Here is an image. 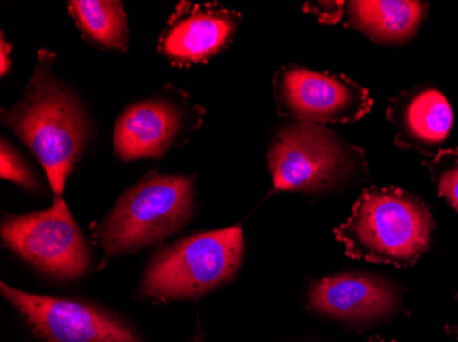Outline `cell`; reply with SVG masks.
Masks as SVG:
<instances>
[{"mask_svg": "<svg viewBox=\"0 0 458 342\" xmlns=\"http://www.w3.org/2000/svg\"><path fill=\"white\" fill-rule=\"evenodd\" d=\"M45 54L24 97L4 121L27 144L45 169L55 199H64L66 179L89 138L86 112L51 73Z\"/></svg>", "mask_w": 458, "mask_h": 342, "instance_id": "obj_1", "label": "cell"}, {"mask_svg": "<svg viewBox=\"0 0 458 342\" xmlns=\"http://www.w3.org/2000/svg\"><path fill=\"white\" fill-rule=\"evenodd\" d=\"M434 229L431 211L418 196L398 188H369L335 236L350 258L406 267L428 249Z\"/></svg>", "mask_w": 458, "mask_h": 342, "instance_id": "obj_2", "label": "cell"}, {"mask_svg": "<svg viewBox=\"0 0 458 342\" xmlns=\"http://www.w3.org/2000/svg\"><path fill=\"white\" fill-rule=\"evenodd\" d=\"M194 185L189 177L150 174L118 199L95 228L105 262L161 243L194 215Z\"/></svg>", "mask_w": 458, "mask_h": 342, "instance_id": "obj_3", "label": "cell"}, {"mask_svg": "<svg viewBox=\"0 0 458 342\" xmlns=\"http://www.w3.org/2000/svg\"><path fill=\"white\" fill-rule=\"evenodd\" d=\"M244 258L238 226L205 231L159 249L144 270L140 293L157 302L199 298L233 281Z\"/></svg>", "mask_w": 458, "mask_h": 342, "instance_id": "obj_4", "label": "cell"}, {"mask_svg": "<svg viewBox=\"0 0 458 342\" xmlns=\"http://www.w3.org/2000/svg\"><path fill=\"white\" fill-rule=\"evenodd\" d=\"M269 169L275 190L318 194L359 179L364 151L313 122L284 126L270 144Z\"/></svg>", "mask_w": 458, "mask_h": 342, "instance_id": "obj_5", "label": "cell"}, {"mask_svg": "<svg viewBox=\"0 0 458 342\" xmlns=\"http://www.w3.org/2000/svg\"><path fill=\"white\" fill-rule=\"evenodd\" d=\"M2 241L10 251L58 279H79L91 269V251L65 199L54 200L48 210L6 215Z\"/></svg>", "mask_w": 458, "mask_h": 342, "instance_id": "obj_6", "label": "cell"}, {"mask_svg": "<svg viewBox=\"0 0 458 342\" xmlns=\"http://www.w3.org/2000/svg\"><path fill=\"white\" fill-rule=\"evenodd\" d=\"M2 295L41 342H144L117 313L73 298L35 295L2 284Z\"/></svg>", "mask_w": 458, "mask_h": 342, "instance_id": "obj_7", "label": "cell"}, {"mask_svg": "<svg viewBox=\"0 0 458 342\" xmlns=\"http://www.w3.org/2000/svg\"><path fill=\"white\" fill-rule=\"evenodd\" d=\"M276 96L282 112L301 122L354 123L373 105L367 89L347 77L302 68L280 71Z\"/></svg>", "mask_w": 458, "mask_h": 342, "instance_id": "obj_8", "label": "cell"}, {"mask_svg": "<svg viewBox=\"0 0 458 342\" xmlns=\"http://www.w3.org/2000/svg\"><path fill=\"white\" fill-rule=\"evenodd\" d=\"M400 289L377 275L344 272L311 282L306 292L309 310L350 325L379 322L397 313Z\"/></svg>", "mask_w": 458, "mask_h": 342, "instance_id": "obj_9", "label": "cell"}, {"mask_svg": "<svg viewBox=\"0 0 458 342\" xmlns=\"http://www.w3.org/2000/svg\"><path fill=\"white\" fill-rule=\"evenodd\" d=\"M387 118L395 128V146L438 155L453 125L452 105L439 89L420 85L391 99Z\"/></svg>", "mask_w": 458, "mask_h": 342, "instance_id": "obj_10", "label": "cell"}, {"mask_svg": "<svg viewBox=\"0 0 458 342\" xmlns=\"http://www.w3.org/2000/svg\"><path fill=\"white\" fill-rule=\"evenodd\" d=\"M182 126L179 110L165 100L131 105L118 118L114 148L123 161L159 158L172 146Z\"/></svg>", "mask_w": 458, "mask_h": 342, "instance_id": "obj_11", "label": "cell"}, {"mask_svg": "<svg viewBox=\"0 0 458 342\" xmlns=\"http://www.w3.org/2000/svg\"><path fill=\"white\" fill-rule=\"evenodd\" d=\"M341 9L347 24L370 40L403 45L418 32L428 4L411 0H357L341 4Z\"/></svg>", "mask_w": 458, "mask_h": 342, "instance_id": "obj_12", "label": "cell"}, {"mask_svg": "<svg viewBox=\"0 0 458 342\" xmlns=\"http://www.w3.org/2000/svg\"><path fill=\"white\" fill-rule=\"evenodd\" d=\"M236 27L238 17L226 10L197 12L171 28L161 51L174 61H206L228 45Z\"/></svg>", "mask_w": 458, "mask_h": 342, "instance_id": "obj_13", "label": "cell"}, {"mask_svg": "<svg viewBox=\"0 0 458 342\" xmlns=\"http://www.w3.org/2000/svg\"><path fill=\"white\" fill-rule=\"evenodd\" d=\"M69 10L89 38L103 47L125 50L128 45L127 15L121 2L76 0Z\"/></svg>", "mask_w": 458, "mask_h": 342, "instance_id": "obj_14", "label": "cell"}, {"mask_svg": "<svg viewBox=\"0 0 458 342\" xmlns=\"http://www.w3.org/2000/svg\"><path fill=\"white\" fill-rule=\"evenodd\" d=\"M427 164L438 194L458 211V149H442Z\"/></svg>", "mask_w": 458, "mask_h": 342, "instance_id": "obj_15", "label": "cell"}, {"mask_svg": "<svg viewBox=\"0 0 458 342\" xmlns=\"http://www.w3.org/2000/svg\"><path fill=\"white\" fill-rule=\"evenodd\" d=\"M0 176L4 179L22 185L28 189L36 188V179L30 167L18 155L12 144L7 143L4 138H2V146H0Z\"/></svg>", "mask_w": 458, "mask_h": 342, "instance_id": "obj_16", "label": "cell"}, {"mask_svg": "<svg viewBox=\"0 0 458 342\" xmlns=\"http://www.w3.org/2000/svg\"><path fill=\"white\" fill-rule=\"evenodd\" d=\"M10 50H12V46L7 45L6 41H4V36L0 38V73L2 76L7 73L10 71Z\"/></svg>", "mask_w": 458, "mask_h": 342, "instance_id": "obj_17", "label": "cell"}, {"mask_svg": "<svg viewBox=\"0 0 458 342\" xmlns=\"http://www.w3.org/2000/svg\"><path fill=\"white\" fill-rule=\"evenodd\" d=\"M190 342H205V336H203L200 328L197 329V333H195L194 336H192L191 341Z\"/></svg>", "mask_w": 458, "mask_h": 342, "instance_id": "obj_18", "label": "cell"}, {"mask_svg": "<svg viewBox=\"0 0 458 342\" xmlns=\"http://www.w3.org/2000/svg\"><path fill=\"white\" fill-rule=\"evenodd\" d=\"M449 331H452L453 334H455V336H457L458 338V326H454V328H450Z\"/></svg>", "mask_w": 458, "mask_h": 342, "instance_id": "obj_19", "label": "cell"}, {"mask_svg": "<svg viewBox=\"0 0 458 342\" xmlns=\"http://www.w3.org/2000/svg\"><path fill=\"white\" fill-rule=\"evenodd\" d=\"M369 342H386L385 339L382 338H372Z\"/></svg>", "mask_w": 458, "mask_h": 342, "instance_id": "obj_20", "label": "cell"}]
</instances>
